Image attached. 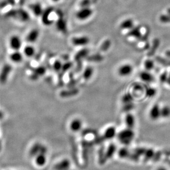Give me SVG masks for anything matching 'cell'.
<instances>
[{"mask_svg": "<svg viewBox=\"0 0 170 170\" xmlns=\"http://www.w3.org/2000/svg\"><path fill=\"white\" fill-rule=\"evenodd\" d=\"M119 141L124 145L130 144L135 136V133L133 129L127 128L122 130L117 134Z\"/></svg>", "mask_w": 170, "mask_h": 170, "instance_id": "1", "label": "cell"}, {"mask_svg": "<svg viewBox=\"0 0 170 170\" xmlns=\"http://www.w3.org/2000/svg\"><path fill=\"white\" fill-rule=\"evenodd\" d=\"M48 152V147L45 145L41 143H35L33 145L29 150V155L32 157H35L36 156L40 154H47Z\"/></svg>", "mask_w": 170, "mask_h": 170, "instance_id": "2", "label": "cell"}, {"mask_svg": "<svg viewBox=\"0 0 170 170\" xmlns=\"http://www.w3.org/2000/svg\"><path fill=\"white\" fill-rule=\"evenodd\" d=\"M93 11L89 7H83L80 9L76 13V17L78 20L81 21L87 20L93 15Z\"/></svg>", "mask_w": 170, "mask_h": 170, "instance_id": "3", "label": "cell"}, {"mask_svg": "<svg viewBox=\"0 0 170 170\" xmlns=\"http://www.w3.org/2000/svg\"><path fill=\"white\" fill-rule=\"evenodd\" d=\"M133 67L131 65L128 63H125L119 67L117 72L121 77H127L132 74L133 72Z\"/></svg>", "mask_w": 170, "mask_h": 170, "instance_id": "4", "label": "cell"}, {"mask_svg": "<svg viewBox=\"0 0 170 170\" xmlns=\"http://www.w3.org/2000/svg\"><path fill=\"white\" fill-rule=\"evenodd\" d=\"M90 42L89 37L86 35H81L74 37L71 40L72 44L76 46H84L87 45Z\"/></svg>", "mask_w": 170, "mask_h": 170, "instance_id": "5", "label": "cell"}, {"mask_svg": "<svg viewBox=\"0 0 170 170\" xmlns=\"http://www.w3.org/2000/svg\"><path fill=\"white\" fill-rule=\"evenodd\" d=\"M71 166V163L69 159L65 158L55 164L54 166V170H69Z\"/></svg>", "mask_w": 170, "mask_h": 170, "instance_id": "6", "label": "cell"}, {"mask_svg": "<svg viewBox=\"0 0 170 170\" xmlns=\"http://www.w3.org/2000/svg\"><path fill=\"white\" fill-rule=\"evenodd\" d=\"M82 127H83V122L80 119H74L70 123V129L74 133L80 132L82 129Z\"/></svg>", "mask_w": 170, "mask_h": 170, "instance_id": "7", "label": "cell"}, {"mask_svg": "<svg viewBox=\"0 0 170 170\" xmlns=\"http://www.w3.org/2000/svg\"><path fill=\"white\" fill-rule=\"evenodd\" d=\"M11 65L6 64L3 67L0 73V83L5 84L9 78V75L12 70Z\"/></svg>", "mask_w": 170, "mask_h": 170, "instance_id": "8", "label": "cell"}, {"mask_svg": "<svg viewBox=\"0 0 170 170\" xmlns=\"http://www.w3.org/2000/svg\"><path fill=\"white\" fill-rule=\"evenodd\" d=\"M52 9L51 8H48L46 9L45 11H43V12L42 15V22L45 26H50L51 25L53 21L50 18V16L52 15Z\"/></svg>", "mask_w": 170, "mask_h": 170, "instance_id": "9", "label": "cell"}, {"mask_svg": "<svg viewBox=\"0 0 170 170\" xmlns=\"http://www.w3.org/2000/svg\"><path fill=\"white\" fill-rule=\"evenodd\" d=\"M117 136V130L114 127L110 126L105 130L102 138L105 140H111Z\"/></svg>", "mask_w": 170, "mask_h": 170, "instance_id": "10", "label": "cell"}, {"mask_svg": "<svg viewBox=\"0 0 170 170\" xmlns=\"http://www.w3.org/2000/svg\"><path fill=\"white\" fill-rule=\"evenodd\" d=\"M117 147L114 144H110L108 146L107 150L104 155L103 162H105L108 160L111 159L116 151Z\"/></svg>", "mask_w": 170, "mask_h": 170, "instance_id": "11", "label": "cell"}, {"mask_svg": "<svg viewBox=\"0 0 170 170\" xmlns=\"http://www.w3.org/2000/svg\"><path fill=\"white\" fill-rule=\"evenodd\" d=\"M35 163L39 167H43L46 164L47 157L46 154H40L34 157Z\"/></svg>", "mask_w": 170, "mask_h": 170, "instance_id": "12", "label": "cell"}, {"mask_svg": "<svg viewBox=\"0 0 170 170\" xmlns=\"http://www.w3.org/2000/svg\"><path fill=\"white\" fill-rule=\"evenodd\" d=\"M124 121L127 128L133 129V128L135 126V124H136L135 117L131 113H128L127 115H125L124 118Z\"/></svg>", "mask_w": 170, "mask_h": 170, "instance_id": "13", "label": "cell"}, {"mask_svg": "<svg viewBox=\"0 0 170 170\" xmlns=\"http://www.w3.org/2000/svg\"><path fill=\"white\" fill-rule=\"evenodd\" d=\"M39 37V32L38 29H33L27 35L26 39L29 43H34Z\"/></svg>", "mask_w": 170, "mask_h": 170, "instance_id": "14", "label": "cell"}, {"mask_svg": "<svg viewBox=\"0 0 170 170\" xmlns=\"http://www.w3.org/2000/svg\"><path fill=\"white\" fill-rule=\"evenodd\" d=\"M10 45L12 48L15 50L20 49L22 46V42L20 38L17 36H13L10 39Z\"/></svg>", "mask_w": 170, "mask_h": 170, "instance_id": "15", "label": "cell"}, {"mask_svg": "<svg viewBox=\"0 0 170 170\" xmlns=\"http://www.w3.org/2000/svg\"><path fill=\"white\" fill-rule=\"evenodd\" d=\"M161 116V110H160L157 105H154L150 112V117L151 118L155 120L159 118Z\"/></svg>", "mask_w": 170, "mask_h": 170, "instance_id": "16", "label": "cell"}, {"mask_svg": "<svg viewBox=\"0 0 170 170\" xmlns=\"http://www.w3.org/2000/svg\"><path fill=\"white\" fill-rule=\"evenodd\" d=\"M134 27V22L132 19H127L121 22L120 24V28L122 29H132Z\"/></svg>", "mask_w": 170, "mask_h": 170, "instance_id": "17", "label": "cell"}, {"mask_svg": "<svg viewBox=\"0 0 170 170\" xmlns=\"http://www.w3.org/2000/svg\"><path fill=\"white\" fill-rule=\"evenodd\" d=\"M31 9H32L33 13L36 16H40L42 15L43 10L42 9V7L40 4H33L31 6Z\"/></svg>", "mask_w": 170, "mask_h": 170, "instance_id": "18", "label": "cell"}, {"mask_svg": "<svg viewBox=\"0 0 170 170\" xmlns=\"http://www.w3.org/2000/svg\"><path fill=\"white\" fill-rule=\"evenodd\" d=\"M10 59L13 62L17 63L22 61L23 59V55L20 52H16L12 54L10 56Z\"/></svg>", "mask_w": 170, "mask_h": 170, "instance_id": "19", "label": "cell"}, {"mask_svg": "<svg viewBox=\"0 0 170 170\" xmlns=\"http://www.w3.org/2000/svg\"><path fill=\"white\" fill-rule=\"evenodd\" d=\"M93 69L91 67H86L83 72V78L85 80H88L92 78L93 74Z\"/></svg>", "mask_w": 170, "mask_h": 170, "instance_id": "20", "label": "cell"}, {"mask_svg": "<svg viewBox=\"0 0 170 170\" xmlns=\"http://www.w3.org/2000/svg\"><path fill=\"white\" fill-rule=\"evenodd\" d=\"M130 150L126 147H123L119 150L118 156L121 159H128L129 156Z\"/></svg>", "mask_w": 170, "mask_h": 170, "instance_id": "21", "label": "cell"}, {"mask_svg": "<svg viewBox=\"0 0 170 170\" xmlns=\"http://www.w3.org/2000/svg\"><path fill=\"white\" fill-rule=\"evenodd\" d=\"M140 78H141V80L145 82H151L153 80V77L152 75H151L150 73L146 71H144L141 72L140 75Z\"/></svg>", "mask_w": 170, "mask_h": 170, "instance_id": "22", "label": "cell"}, {"mask_svg": "<svg viewBox=\"0 0 170 170\" xmlns=\"http://www.w3.org/2000/svg\"><path fill=\"white\" fill-rule=\"evenodd\" d=\"M129 34L136 38H140L141 37V32L140 31V28L138 27H133L132 29H130Z\"/></svg>", "mask_w": 170, "mask_h": 170, "instance_id": "23", "label": "cell"}, {"mask_svg": "<svg viewBox=\"0 0 170 170\" xmlns=\"http://www.w3.org/2000/svg\"><path fill=\"white\" fill-rule=\"evenodd\" d=\"M155 155V152L154 150L152 149H146L145 152L144 154V157L145 161H147L149 160L153 159V157Z\"/></svg>", "mask_w": 170, "mask_h": 170, "instance_id": "24", "label": "cell"}, {"mask_svg": "<svg viewBox=\"0 0 170 170\" xmlns=\"http://www.w3.org/2000/svg\"><path fill=\"white\" fill-rule=\"evenodd\" d=\"M24 52L27 56L31 57L34 55L35 50L33 46L28 45L25 47L24 49Z\"/></svg>", "mask_w": 170, "mask_h": 170, "instance_id": "25", "label": "cell"}, {"mask_svg": "<svg viewBox=\"0 0 170 170\" xmlns=\"http://www.w3.org/2000/svg\"><path fill=\"white\" fill-rule=\"evenodd\" d=\"M45 71H46V70L43 67H39L35 70L33 77L38 78L39 76H41L42 75L44 74V73L45 72Z\"/></svg>", "mask_w": 170, "mask_h": 170, "instance_id": "26", "label": "cell"}, {"mask_svg": "<svg viewBox=\"0 0 170 170\" xmlns=\"http://www.w3.org/2000/svg\"><path fill=\"white\" fill-rule=\"evenodd\" d=\"M18 15L20 16L21 20L27 21L29 19V16L25 11L23 9H19L18 11Z\"/></svg>", "mask_w": 170, "mask_h": 170, "instance_id": "27", "label": "cell"}, {"mask_svg": "<svg viewBox=\"0 0 170 170\" xmlns=\"http://www.w3.org/2000/svg\"><path fill=\"white\" fill-rule=\"evenodd\" d=\"M159 44H160V41H159V39H155L154 41V43H153V46L151 48L150 52H149V55L150 56H152L155 53L157 49L159 48Z\"/></svg>", "mask_w": 170, "mask_h": 170, "instance_id": "28", "label": "cell"}, {"mask_svg": "<svg viewBox=\"0 0 170 170\" xmlns=\"http://www.w3.org/2000/svg\"><path fill=\"white\" fill-rule=\"evenodd\" d=\"M170 115V108L164 107L161 110V116L164 118L168 117Z\"/></svg>", "mask_w": 170, "mask_h": 170, "instance_id": "29", "label": "cell"}, {"mask_svg": "<svg viewBox=\"0 0 170 170\" xmlns=\"http://www.w3.org/2000/svg\"><path fill=\"white\" fill-rule=\"evenodd\" d=\"M156 59L159 62V63H161L164 66H166V67L170 66V60H169L165 59H163L161 57H159V56H157L156 58Z\"/></svg>", "mask_w": 170, "mask_h": 170, "instance_id": "30", "label": "cell"}, {"mask_svg": "<svg viewBox=\"0 0 170 170\" xmlns=\"http://www.w3.org/2000/svg\"><path fill=\"white\" fill-rule=\"evenodd\" d=\"M122 100L124 104L130 103L133 101V97L129 93H127L124 95Z\"/></svg>", "mask_w": 170, "mask_h": 170, "instance_id": "31", "label": "cell"}, {"mask_svg": "<svg viewBox=\"0 0 170 170\" xmlns=\"http://www.w3.org/2000/svg\"><path fill=\"white\" fill-rule=\"evenodd\" d=\"M144 65L146 69L147 70H150L154 68V63L153 61L151 60H147L145 61Z\"/></svg>", "mask_w": 170, "mask_h": 170, "instance_id": "32", "label": "cell"}, {"mask_svg": "<svg viewBox=\"0 0 170 170\" xmlns=\"http://www.w3.org/2000/svg\"><path fill=\"white\" fill-rule=\"evenodd\" d=\"M63 65L60 61H56L53 65V68L56 71H59L62 68Z\"/></svg>", "mask_w": 170, "mask_h": 170, "instance_id": "33", "label": "cell"}, {"mask_svg": "<svg viewBox=\"0 0 170 170\" xmlns=\"http://www.w3.org/2000/svg\"><path fill=\"white\" fill-rule=\"evenodd\" d=\"M156 93V90L152 88L147 89L146 91V95L148 97H152L153 96L155 95Z\"/></svg>", "mask_w": 170, "mask_h": 170, "instance_id": "34", "label": "cell"}, {"mask_svg": "<svg viewBox=\"0 0 170 170\" xmlns=\"http://www.w3.org/2000/svg\"><path fill=\"white\" fill-rule=\"evenodd\" d=\"M160 20L164 23L170 22V16L167 15H162L160 17Z\"/></svg>", "mask_w": 170, "mask_h": 170, "instance_id": "35", "label": "cell"}, {"mask_svg": "<svg viewBox=\"0 0 170 170\" xmlns=\"http://www.w3.org/2000/svg\"><path fill=\"white\" fill-rule=\"evenodd\" d=\"M57 27L58 29H63V28H65V22L63 20H58L57 23Z\"/></svg>", "mask_w": 170, "mask_h": 170, "instance_id": "36", "label": "cell"}, {"mask_svg": "<svg viewBox=\"0 0 170 170\" xmlns=\"http://www.w3.org/2000/svg\"><path fill=\"white\" fill-rule=\"evenodd\" d=\"M17 15H18V11L16 10H12L6 13V16L7 17H16Z\"/></svg>", "mask_w": 170, "mask_h": 170, "instance_id": "37", "label": "cell"}, {"mask_svg": "<svg viewBox=\"0 0 170 170\" xmlns=\"http://www.w3.org/2000/svg\"><path fill=\"white\" fill-rule=\"evenodd\" d=\"M161 156V153L160 151H158L157 153H155V155L153 157V159L155 161H157L159 160V159H160Z\"/></svg>", "mask_w": 170, "mask_h": 170, "instance_id": "38", "label": "cell"}, {"mask_svg": "<svg viewBox=\"0 0 170 170\" xmlns=\"http://www.w3.org/2000/svg\"><path fill=\"white\" fill-rule=\"evenodd\" d=\"M168 79L167 78V72H165L164 73H163L161 76H160V80L162 82H164L165 81H166Z\"/></svg>", "mask_w": 170, "mask_h": 170, "instance_id": "39", "label": "cell"}, {"mask_svg": "<svg viewBox=\"0 0 170 170\" xmlns=\"http://www.w3.org/2000/svg\"><path fill=\"white\" fill-rule=\"evenodd\" d=\"M166 55L168 57L170 58V50H168V51H167L166 52Z\"/></svg>", "mask_w": 170, "mask_h": 170, "instance_id": "40", "label": "cell"}, {"mask_svg": "<svg viewBox=\"0 0 170 170\" xmlns=\"http://www.w3.org/2000/svg\"><path fill=\"white\" fill-rule=\"evenodd\" d=\"M3 117V113L1 111H0V119L2 118Z\"/></svg>", "mask_w": 170, "mask_h": 170, "instance_id": "41", "label": "cell"}, {"mask_svg": "<svg viewBox=\"0 0 170 170\" xmlns=\"http://www.w3.org/2000/svg\"><path fill=\"white\" fill-rule=\"evenodd\" d=\"M167 81L168 82V83L170 85V76H169V78H168V79H167Z\"/></svg>", "mask_w": 170, "mask_h": 170, "instance_id": "42", "label": "cell"}, {"mask_svg": "<svg viewBox=\"0 0 170 170\" xmlns=\"http://www.w3.org/2000/svg\"><path fill=\"white\" fill-rule=\"evenodd\" d=\"M157 170H167L166 169H165L164 168H160Z\"/></svg>", "mask_w": 170, "mask_h": 170, "instance_id": "43", "label": "cell"}, {"mask_svg": "<svg viewBox=\"0 0 170 170\" xmlns=\"http://www.w3.org/2000/svg\"><path fill=\"white\" fill-rule=\"evenodd\" d=\"M52 1H54V2H58V1H59L60 0H52Z\"/></svg>", "mask_w": 170, "mask_h": 170, "instance_id": "44", "label": "cell"}, {"mask_svg": "<svg viewBox=\"0 0 170 170\" xmlns=\"http://www.w3.org/2000/svg\"><path fill=\"white\" fill-rule=\"evenodd\" d=\"M168 13L170 15V9H168Z\"/></svg>", "mask_w": 170, "mask_h": 170, "instance_id": "45", "label": "cell"}, {"mask_svg": "<svg viewBox=\"0 0 170 170\" xmlns=\"http://www.w3.org/2000/svg\"></svg>", "mask_w": 170, "mask_h": 170, "instance_id": "46", "label": "cell"}]
</instances>
